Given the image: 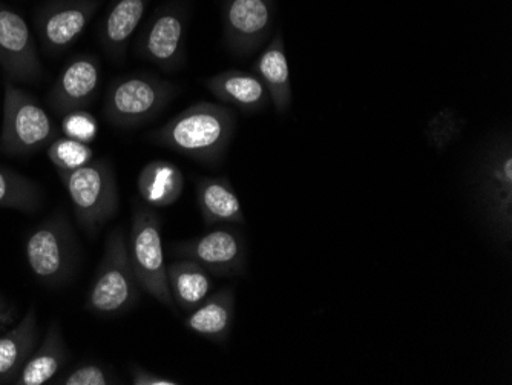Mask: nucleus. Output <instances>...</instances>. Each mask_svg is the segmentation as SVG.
Returning a JSON list of instances; mask_svg holds the SVG:
<instances>
[{
	"label": "nucleus",
	"instance_id": "obj_28",
	"mask_svg": "<svg viewBox=\"0 0 512 385\" xmlns=\"http://www.w3.org/2000/svg\"><path fill=\"white\" fill-rule=\"evenodd\" d=\"M129 375H131V382L134 385H180L177 379L168 378V376H161L158 373L151 372V370L143 369L137 364H131L129 367Z\"/></svg>",
	"mask_w": 512,
	"mask_h": 385
},
{
	"label": "nucleus",
	"instance_id": "obj_7",
	"mask_svg": "<svg viewBox=\"0 0 512 385\" xmlns=\"http://www.w3.org/2000/svg\"><path fill=\"white\" fill-rule=\"evenodd\" d=\"M57 139V128L36 97L5 80L0 149L8 155H31Z\"/></svg>",
	"mask_w": 512,
	"mask_h": 385
},
{
	"label": "nucleus",
	"instance_id": "obj_3",
	"mask_svg": "<svg viewBox=\"0 0 512 385\" xmlns=\"http://www.w3.org/2000/svg\"><path fill=\"white\" fill-rule=\"evenodd\" d=\"M140 298L142 287L129 260L125 234L120 228L114 229L106 238L102 263L86 297V310L111 318L134 309Z\"/></svg>",
	"mask_w": 512,
	"mask_h": 385
},
{
	"label": "nucleus",
	"instance_id": "obj_1",
	"mask_svg": "<svg viewBox=\"0 0 512 385\" xmlns=\"http://www.w3.org/2000/svg\"><path fill=\"white\" fill-rule=\"evenodd\" d=\"M237 114L220 103L200 102L149 134L155 145L207 166H218L234 140Z\"/></svg>",
	"mask_w": 512,
	"mask_h": 385
},
{
	"label": "nucleus",
	"instance_id": "obj_6",
	"mask_svg": "<svg viewBox=\"0 0 512 385\" xmlns=\"http://www.w3.org/2000/svg\"><path fill=\"white\" fill-rule=\"evenodd\" d=\"M25 257L43 286L68 283L79 261V243L65 212H57L31 231L25 241Z\"/></svg>",
	"mask_w": 512,
	"mask_h": 385
},
{
	"label": "nucleus",
	"instance_id": "obj_14",
	"mask_svg": "<svg viewBox=\"0 0 512 385\" xmlns=\"http://www.w3.org/2000/svg\"><path fill=\"white\" fill-rule=\"evenodd\" d=\"M102 65L94 54H80L66 63L48 93V105L57 114L86 109L99 93Z\"/></svg>",
	"mask_w": 512,
	"mask_h": 385
},
{
	"label": "nucleus",
	"instance_id": "obj_15",
	"mask_svg": "<svg viewBox=\"0 0 512 385\" xmlns=\"http://www.w3.org/2000/svg\"><path fill=\"white\" fill-rule=\"evenodd\" d=\"M151 0H111L99 30L100 45L115 62L125 59L129 42L142 24Z\"/></svg>",
	"mask_w": 512,
	"mask_h": 385
},
{
	"label": "nucleus",
	"instance_id": "obj_16",
	"mask_svg": "<svg viewBox=\"0 0 512 385\" xmlns=\"http://www.w3.org/2000/svg\"><path fill=\"white\" fill-rule=\"evenodd\" d=\"M197 203L204 224L243 226L246 223L240 197L226 177H203L197 181Z\"/></svg>",
	"mask_w": 512,
	"mask_h": 385
},
{
	"label": "nucleus",
	"instance_id": "obj_9",
	"mask_svg": "<svg viewBox=\"0 0 512 385\" xmlns=\"http://www.w3.org/2000/svg\"><path fill=\"white\" fill-rule=\"evenodd\" d=\"M188 22L189 10L184 2L171 0L163 5L138 37V54L166 73L177 71L186 62Z\"/></svg>",
	"mask_w": 512,
	"mask_h": 385
},
{
	"label": "nucleus",
	"instance_id": "obj_2",
	"mask_svg": "<svg viewBox=\"0 0 512 385\" xmlns=\"http://www.w3.org/2000/svg\"><path fill=\"white\" fill-rule=\"evenodd\" d=\"M178 93V85L155 74H125L106 89L103 116L117 128H138L157 119Z\"/></svg>",
	"mask_w": 512,
	"mask_h": 385
},
{
	"label": "nucleus",
	"instance_id": "obj_27",
	"mask_svg": "<svg viewBox=\"0 0 512 385\" xmlns=\"http://www.w3.org/2000/svg\"><path fill=\"white\" fill-rule=\"evenodd\" d=\"M62 131L69 139L89 143L99 134V123L85 109H79L63 116Z\"/></svg>",
	"mask_w": 512,
	"mask_h": 385
},
{
	"label": "nucleus",
	"instance_id": "obj_25",
	"mask_svg": "<svg viewBox=\"0 0 512 385\" xmlns=\"http://www.w3.org/2000/svg\"><path fill=\"white\" fill-rule=\"evenodd\" d=\"M46 155L57 172H65L88 165L94 158V151L88 143L69 139V137H59L50 143L46 149Z\"/></svg>",
	"mask_w": 512,
	"mask_h": 385
},
{
	"label": "nucleus",
	"instance_id": "obj_12",
	"mask_svg": "<svg viewBox=\"0 0 512 385\" xmlns=\"http://www.w3.org/2000/svg\"><path fill=\"white\" fill-rule=\"evenodd\" d=\"M275 0H223L224 43L230 53L249 56L269 39Z\"/></svg>",
	"mask_w": 512,
	"mask_h": 385
},
{
	"label": "nucleus",
	"instance_id": "obj_21",
	"mask_svg": "<svg viewBox=\"0 0 512 385\" xmlns=\"http://www.w3.org/2000/svg\"><path fill=\"white\" fill-rule=\"evenodd\" d=\"M69 353L59 321L48 327L45 338L20 370L14 384L43 385L50 382L68 361Z\"/></svg>",
	"mask_w": 512,
	"mask_h": 385
},
{
	"label": "nucleus",
	"instance_id": "obj_4",
	"mask_svg": "<svg viewBox=\"0 0 512 385\" xmlns=\"http://www.w3.org/2000/svg\"><path fill=\"white\" fill-rule=\"evenodd\" d=\"M80 228L94 237L119 212V186L114 166L108 158H92L74 171L57 172Z\"/></svg>",
	"mask_w": 512,
	"mask_h": 385
},
{
	"label": "nucleus",
	"instance_id": "obj_23",
	"mask_svg": "<svg viewBox=\"0 0 512 385\" xmlns=\"http://www.w3.org/2000/svg\"><path fill=\"white\" fill-rule=\"evenodd\" d=\"M168 283L175 306L184 313L197 309L214 287L211 274L188 258H178L168 267Z\"/></svg>",
	"mask_w": 512,
	"mask_h": 385
},
{
	"label": "nucleus",
	"instance_id": "obj_24",
	"mask_svg": "<svg viewBox=\"0 0 512 385\" xmlns=\"http://www.w3.org/2000/svg\"><path fill=\"white\" fill-rule=\"evenodd\" d=\"M42 203V189L36 181L0 166V208L33 214Z\"/></svg>",
	"mask_w": 512,
	"mask_h": 385
},
{
	"label": "nucleus",
	"instance_id": "obj_11",
	"mask_svg": "<svg viewBox=\"0 0 512 385\" xmlns=\"http://www.w3.org/2000/svg\"><path fill=\"white\" fill-rule=\"evenodd\" d=\"M103 0H48L36 13L40 45L48 54L65 53L85 33Z\"/></svg>",
	"mask_w": 512,
	"mask_h": 385
},
{
	"label": "nucleus",
	"instance_id": "obj_20",
	"mask_svg": "<svg viewBox=\"0 0 512 385\" xmlns=\"http://www.w3.org/2000/svg\"><path fill=\"white\" fill-rule=\"evenodd\" d=\"M37 312L30 307L22 320L0 335V384H14L39 343Z\"/></svg>",
	"mask_w": 512,
	"mask_h": 385
},
{
	"label": "nucleus",
	"instance_id": "obj_29",
	"mask_svg": "<svg viewBox=\"0 0 512 385\" xmlns=\"http://www.w3.org/2000/svg\"><path fill=\"white\" fill-rule=\"evenodd\" d=\"M17 309L0 295V332L13 324Z\"/></svg>",
	"mask_w": 512,
	"mask_h": 385
},
{
	"label": "nucleus",
	"instance_id": "obj_19",
	"mask_svg": "<svg viewBox=\"0 0 512 385\" xmlns=\"http://www.w3.org/2000/svg\"><path fill=\"white\" fill-rule=\"evenodd\" d=\"M234 323L235 292L230 287L209 295L197 309L184 318V326L191 332L218 344L226 343L234 329Z\"/></svg>",
	"mask_w": 512,
	"mask_h": 385
},
{
	"label": "nucleus",
	"instance_id": "obj_10",
	"mask_svg": "<svg viewBox=\"0 0 512 385\" xmlns=\"http://www.w3.org/2000/svg\"><path fill=\"white\" fill-rule=\"evenodd\" d=\"M174 254L177 258L195 261L211 275L241 277L246 274L249 249L243 232L234 226H220L175 244Z\"/></svg>",
	"mask_w": 512,
	"mask_h": 385
},
{
	"label": "nucleus",
	"instance_id": "obj_26",
	"mask_svg": "<svg viewBox=\"0 0 512 385\" xmlns=\"http://www.w3.org/2000/svg\"><path fill=\"white\" fill-rule=\"evenodd\" d=\"M57 384L62 385H111L117 384V376L112 370L96 362H86L66 373Z\"/></svg>",
	"mask_w": 512,
	"mask_h": 385
},
{
	"label": "nucleus",
	"instance_id": "obj_13",
	"mask_svg": "<svg viewBox=\"0 0 512 385\" xmlns=\"http://www.w3.org/2000/svg\"><path fill=\"white\" fill-rule=\"evenodd\" d=\"M0 68L14 83H34L43 76L30 27L17 11L5 4H0Z\"/></svg>",
	"mask_w": 512,
	"mask_h": 385
},
{
	"label": "nucleus",
	"instance_id": "obj_17",
	"mask_svg": "<svg viewBox=\"0 0 512 385\" xmlns=\"http://www.w3.org/2000/svg\"><path fill=\"white\" fill-rule=\"evenodd\" d=\"M204 85L220 102L237 106L247 114L263 111L270 103L266 86L255 73L240 70L223 71L209 77Z\"/></svg>",
	"mask_w": 512,
	"mask_h": 385
},
{
	"label": "nucleus",
	"instance_id": "obj_5",
	"mask_svg": "<svg viewBox=\"0 0 512 385\" xmlns=\"http://www.w3.org/2000/svg\"><path fill=\"white\" fill-rule=\"evenodd\" d=\"M476 201L486 229L499 244L512 237V148L500 139L480 163L474 180Z\"/></svg>",
	"mask_w": 512,
	"mask_h": 385
},
{
	"label": "nucleus",
	"instance_id": "obj_22",
	"mask_svg": "<svg viewBox=\"0 0 512 385\" xmlns=\"http://www.w3.org/2000/svg\"><path fill=\"white\" fill-rule=\"evenodd\" d=\"M137 191L151 208H168L183 194V172L168 160H154L138 174Z\"/></svg>",
	"mask_w": 512,
	"mask_h": 385
},
{
	"label": "nucleus",
	"instance_id": "obj_18",
	"mask_svg": "<svg viewBox=\"0 0 512 385\" xmlns=\"http://www.w3.org/2000/svg\"><path fill=\"white\" fill-rule=\"evenodd\" d=\"M253 73L260 77L269 93L270 103L279 116H284L292 106V83H290L289 62L281 31L273 36L272 42L253 63Z\"/></svg>",
	"mask_w": 512,
	"mask_h": 385
},
{
	"label": "nucleus",
	"instance_id": "obj_8",
	"mask_svg": "<svg viewBox=\"0 0 512 385\" xmlns=\"http://www.w3.org/2000/svg\"><path fill=\"white\" fill-rule=\"evenodd\" d=\"M128 252L132 269L143 292L168 309L175 310L163 252L161 218L151 206L138 205L132 212Z\"/></svg>",
	"mask_w": 512,
	"mask_h": 385
}]
</instances>
